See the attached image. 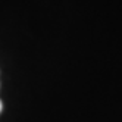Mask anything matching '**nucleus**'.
Wrapping results in <instances>:
<instances>
[{
	"label": "nucleus",
	"mask_w": 122,
	"mask_h": 122,
	"mask_svg": "<svg viewBox=\"0 0 122 122\" xmlns=\"http://www.w3.org/2000/svg\"><path fill=\"white\" fill-rule=\"evenodd\" d=\"M2 107H3V104H2V102H0V112H2Z\"/></svg>",
	"instance_id": "obj_1"
}]
</instances>
